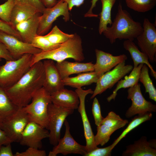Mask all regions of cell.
I'll return each mask as SVG.
<instances>
[{
  "instance_id": "6da1fadb",
  "label": "cell",
  "mask_w": 156,
  "mask_h": 156,
  "mask_svg": "<svg viewBox=\"0 0 156 156\" xmlns=\"http://www.w3.org/2000/svg\"><path fill=\"white\" fill-rule=\"evenodd\" d=\"M45 78L43 62L40 61L32 66L15 84L5 89V92L14 104L19 108L23 107L43 87Z\"/></svg>"
},
{
  "instance_id": "7a4b0ae2",
  "label": "cell",
  "mask_w": 156,
  "mask_h": 156,
  "mask_svg": "<svg viewBox=\"0 0 156 156\" xmlns=\"http://www.w3.org/2000/svg\"><path fill=\"white\" fill-rule=\"evenodd\" d=\"M143 30L141 24L133 20L130 14L123 9L120 2L113 22L103 33L112 44L117 39L133 41Z\"/></svg>"
},
{
  "instance_id": "3957f363",
  "label": "cell",
  "mask_w": 156,
  "mask_h": 156,
  "mask_svg": "<svg viewBox=\"0 0 156 156\" xmlns=\"http://www.w3.org/2000/svg\"><path fill=\"white\" fill-rule=\"evenodd\" d=\"M69 58L78 62H82L85 59L82 40L77 34H74L73 37L55 48L47 51H42L33 55L31 66L43 60H51L60 62Z\"/></svg>"
},
{
  "instance_id": "277c9868",
  "label": "cell",
  "mask_w": 156,
  "mask_h": 156,
  "mask_svg": "<svg viewBox=\"0 0 156 156\" xmlns=\"http://www.w3.org/2000/svg\"><path fill=\"white\" fill-rule=\"evenodd\" d=\"M33 55L25 54L18 59L0 64V86L5 89L16 83L31 67Z\"/></svg>"
},
{
  "instance_id": "5b68a950",
  "label": "cell",
  "mask_w": 156,
  "mask_h": 156,
  "mask_svg": "<svg viewBox=\"0 0 156 156\" xmlns=\"http://www.w3.org/2000/svg\"><path fill=\"white\" fill-rule=\"evenodd\" d=\"M31 102L23 107L28 114L30 120L47 129L48 108L49 104L52 103L51 94L42 87L34 94Z\"/></svg>"
},
{
  "instance_id": "8992f818",
  "label": "cell",
  "mask_w": 156,
  "mask_h": 156,
  "mask_svg": "<svg viewBox=\"0 0 156 156\" xmlns=\"http://www.w3.org/2000/svg\"><path fill=\"white\" fill-rule=\"evenodd\" d=\"M74 109L50 103L48 108V126L50 131L49 138L50 143L56 145L60 138L61 130L66 118L72 114Z\"/></svg>"
},
{
  "instance_id": "52a82bcc",
  "label": "cell",
  "mask_w": 156,
  "mask_h": 156,
  "mask_svg": "<svg viewBox=\"0 0 156 156\" xmlns=\"http://www.w3.org/2000/svg\"><path fill=\"white\" fill-rule=\"evenodd\" d=\"M68 5L63 0H58L53 7L44 9L40 16L37 34L43 36L47 33L51 28L53 23L59 17L63 16L66 22L70 19Z\"/></svg>"
},
{
  "instance_id": "ba28073f",
  "label": "cell",
  "mask_w": 156,
  "mask_h": 156,
  "mask_svg": "<svg viewBox=\"0 0 156 156\" xmlns=\"http://www.w3.org/2000/svg\"><path fill=\"white\" fill-rule=\"evenodd\" d=\"M125 61L118 64L114 68L99 77L90 99L100 94L108 89L111 88L122 78L129 73L133 68L132 65H126Z\"/></svg>"
},
{
  "instance_id": "9c48e42d",
  "label": "cell",
  "mask_w": 156,
  "mask_h": 156,
  "mask_svg": "<svg viewBox=\"0 0 156 156\" xmlns=\"http://www.w3.org/2000/svg\"><path fill=\"white\" fill-rule=\"evenodd\" d=\"M29 121L28 114L23 107L19 108L4 119L1 129L13 142H19L21 134Z\"/></svg>"
},
{
  "instance_id": "30bf717a",
  "label": "cell",
  "mask_w": 156,
  "mask_h": 156,
  "mask_svg": "<svg viewBox=\"0 0 156 156\" xmlns=\"http://www.w3.org/2000/svg\"><path fill=\"white\" fill-rule=\"evenodd\" d=\"M142 32L136 38L141 51L148 57L151 62L156 61V28L155 25L145 18Z\"/></svg>"
},
{
  "instance_id": "8fae6325",
  "label": "cell",
  "mask_w": 156,
  "mask_h": 156,
  "mask_svg": "<svg viewBox=\"0 0 156 156\" xmlns=\"http://www.w3.org/2000/svg\"><path fill=\"white\" fill-rule=\"evenodd\" d=\"M127 92V99L131 100L132 104L125 113L126 117L129 118L137 114L156 111V105L147 101L143 96L140 83L129 88Z\"/></svg>"
},
{
  "instance_id": "7c38bea8",
  "label": "cell",
  "mask_w": 156,
  "mask_h": 156,
  "mask_svg": "<svg viewBox=\"0 0 156 156\" xmlns=\"http://www.w3.org/2000/svg\"><path fill=\"white\" fill-rule=\"evenodd\" d=\"M65 126L64 135L58 141L57 144L49 152V156H56L61 153L64 155L70 154H79L85 156L87 153L86 146L81 145L73 138L70 131V126L66 119L64 122Z\"/></svg>"
},
{
  "instance_id": "4fadbf2b",
  "label": "cell",
  "mask_w": 156,
  "mask_h": 156,
  "mask_svg": "<svg viewBox=\"0 0 156 156\" xmlns=\"http://www.w3.org/2000/svg\"><path fill=\"white\" fill-rule=\"evenodd\" d=\"M49 136L47 129L30 121L22 133L19 143L22 146L40 149L42 147V140Z\"/></svg>"
},
{
  "instance_id": "5bb4252c",
  "label": "cell",
  "mask_w": 156,
  "mask_h": 156,
  "mask_svg": "<svg viewBox=\"0 0 156 156\" xmlns=\"http://www.w3.org/2000/svg\"><path fill=\"white\" fill-rule=\"evenodd\" d=\"M0 41L5 46L14 60L18 59L25 54L34 55L42 51L31 44L25 42L14 36L1 31Z\"/></svg>"
},
{
  "instance_id": "9a60e30c",
  "label": "cell",
  "mask_w": 156,
  "mask_h": 156,
  "mask_svg": "<svg viewBox=\"0 0 156 156\" xmlns=\"http://www.w3.org/2000/svg\"><path fill=\"white\" fill-rule=\"evenodd\" d=\"M75 91L77 94L79 98L80 103L77 109L82 119L84 135L86 142V148L88 153L98 147L94 143V135L88 118L85 108L86 97L89 94H92L93 91L91 89L84 90L81 88H77Z\"/></svg>"
},
{
  "instance_id": "2e32d148",
  "label": "cell",
  "mask_w": 156,
  "mask_h": 156,
  "mask_svg": "<svg viewBox=\"0 0 156 156\" xmlns=\"http://www.w3.org/2000/svg\"><path fill=\"white\" fill-rule=\"evenodd\" d=\"M95 51L96 61L94 64V71L99 77L119 63L125 61L127 59L125 54L114 56L97 49H95Z\"/></svg>"
},
{
  "instance_id": "e0dca14e",
  "label": "cell",
  "mask_w": 156,
  "mask_h": 156,
  "mask_svg": "<svg viewBox=\"0 0 156 156\" xmlns=\"http://www.w3.org/2000/svg\"><path fill=\"white\" fill-rule=\"evenodd\" d=\"M43 62L45 73L43 87L50 94L64 88L62 79L54 61L45 60Z\"/></svg>"
},
{
  "instance_id": "ac0fdd59",
  "label": "cell",
  "mask_w": 156,
  "mask_h": 156,
  "mask_svg": "<svg viewBox=\"0 0 156 156\" xmlns=\"http://www.w3.org/2000/svg\"><path fill=\"white\" fill-rule=\"evenodd\" d=\"M155 139L147 141L145 136H142L133 144L126 146L123 152V156H156Z\"/></svg>"
},
{
  "instance_id": "d6986e66",
  "label": "cell",
  "mask_w": 156,
  "mask_h": 156,
  "mask_svg": "<svg viewBox=\"0 0 156 156\" xmlns=\"http://www.w3.org/2000/svg\"><path fill=\"white\" fill-rule=\"evenodd\" d=\"M42 13L38 12L27 19L17 24L15 28L19 33L22 41L31 44L37 35V31Z\"/></svg>"
},
{
  "instance_id": "ffe728a7",
  "label": "cell",
  "mask_w": 156,
  "mask_h": 156,
  "mask_svg": "<svg viewBox=\"0 0 156 156\" xmlns=\"http://www.w3.org/2000/svg\"><path fill=\"white\" fill-rule=\"evenodd\" d=\"M51 95L52 103L55 105L74 110L78 107L80 101L75 91L64 88Z\"/></svg>"
},
{
  "instance_id": "44dd1931",
  "label": "cell",
  "mask_w": 156,
  "mask_h": 156,
  "mask_svg": "<svg viewBox=\"0 0 156 156\" xmlns=\"http://www.w3.org/2000/svg\"><path fill=\"white\" fill-rule=\"evenodd\" d=\"M55 65L62 79L72 74L94 70V64L92 62L85 63L78 62H71L64 60L57 62Z\"/></svg>"
},
{
  "instance_id": "7402d4cb",
  "label": "cell",
  "mask_w": 156,
  "mask_h": 156,
  "mask_svg": "<svg viewBox=\"0 0 156 156\" xmlns=\"http://www.w3.org/2000/svg\"><path fill=\"white\" fill-rule=\"evenodd\" d=\"M38 12H39L36 8L29 4L14 2L11 13L10 23L15 28L17 24L31 18Z\"/></svg>"
},
{
  "instance_id": "603a6c76",
  "label": "cell",
  "mask_w": 156,
  "mask_h": 156,
  "mask_svg": "<svg viewBox=\"0 0 156 156\" xmlns=\"http://www.w3.org/2000/svg\"><path fill=\"white\" fill-rule=\"evenodd\" d=\"M123 46L124 48L128 51L130 54L133 61V68L136 67L140 64H145L150 69L152 76L156 79V72L149 63L148 57L139 49L133 41L126 40L123 42Z\"/></svg>"
},
{
  "instance_id": "cb8c5ba5",
  "label": "cell",
  "mask_w": 156,
  "mask_h": 156,
  "mask_svg": "<svg viewBox=\"0 0 156 156\" xmlns=\"http://www.w3.org/2000/svg\"><path fill=\"white\" fill-rule=\"evenodd\" d=\"M99 77L94 71L79 73L74 77H68L62 79L64 86H68L76 88L96 83Z\"/></svg>"
},
{
  "instance_id": "d4e9b609",
  "label": "cell",
  "mask_w": 156,
  "mask_h": 156,
  "mask_svg": "<svg viewBox=\"0 0 156 156\" xmlns=\"http://www.w3.org/2000/svg\"><path fill=\"white\" fill-rule=\"evenodd\" d=\"M144 64H140L135 68H133L129 76H125L124 79H121L117 83L116 87L112 94L107 99L108 102L115 100L117 94V92L121 88L132 87L138 83L141 69Z\"/></svg>"
},
{
  "instance_id": "484cf974",
  "label": "cell",
  "mask_w": 156,
  "mask_h": 156,
  "mask_svg": "<svg viewBox=\"0 0 156 156\" xmlns=\"http://www.w3.org/2000/svg\"><path fill=\"white\" fill-rule=\"evenodd\" d=\"M116 0H101L102 5L100 14L99 32L101 34L106 29L107 25L110 26L112 23L111 18V11Z\"/></svg>"
},
{
  "instance_id": "4316f807",
  "label": "cell",
  "mask_w": 156,
  "mask_h": 156,
  "mask_svg": "<svg viewBox=\"0 0 156 156\" xmlns=\"http://www.w3.org/2000/svg\"><path fill=\"white\" fill-rule=\"evenodd\" d=\"M18 108L10 99L5 89L0 86V129L4 119Z\"/></svg>"
},
{
  "instance_id": "83f0119b",
  "label": "cell",
  "mask_w": 156,
  "mask_h": 156,
  "mask_svg": "<svg viewBox=\"0 0 156 156\" xmlns=\"http://www.w3.org/2000/svg\"><path fill=\"white\" fill-rule=\"evenodd\" d=\"M125 125L122 124L111 127L101 124L97 126V133L94 138L95 145H104L108 142L111 135L114 131Z\"/></svg>"
},
{
  "instance_id": "f1b7e54d",
  "label": "cell",
  "mask_w": 156,
  "mask_h": 156,
  "mask_svg": "<svg viewBox=\"0 0 156 156\" xmlns=\"http://www.w3.org/2000/svg\"><path fill=\"white\" fill-rule=\"evenodd\" d=\"M152 116V112H148L138 114L132 119L127 127L112 144L114 147L130 132L142 123L150 120Z\"/></svg>"
},
{
  "instance_id": "f546056e",
  "label": "cell",
  "mask_w": 156,
  "mask_h": 156,
  "mask_svg": "<svg viewBox=\"0 0 156 156\" xmlns=\"http://www.w3.org/2000/svg\"><path fill=\"white\" fill-rule=\"evenodd\" d=\"M148 71V67L144 64L141 69L139 81L144 86L145 92L148 93L149 98L156 102V90L150 77Z\"/></svg>"
},
{
  "instance_id": "4dcf8cb0",
  "label": "cell",
  "mask_w": 156,
  "mask_h": 156,
  "mask_svg": "<svg viewBox=\"0 0 156 156\" xmlns=\"http://www.w3.org/2000/svg\"><path fill=\"white\" fill-rule=\"evenodd\" d=\"M127 6L134 11L144 13L155 6L156 0H125Z\"/></svg>"
},
{
  "instance_id": "1f68e13d",
  "label": "cell",
  "mask_w": 156,
  "mask_h": 156,
  "mask_svg": "<svg viewBox=\"0 0 156 156\" xmlns=\"http://www.w3.org/2000/svg\"><path fill=\"white\" fill-rule=\"evenodd\" d=\"M74 34H68L63 32L55 25L48 34L44 36L52 43L60 44L73 37Z\"/></svg>"
},
{
  "instance_id": "d6a6232c",
  "label": "cell",
  "mask_w": 156,
  "mask_h": 156,
  "mask_svg": "<svg viewBox=\"0 0 156 156\" xmlns=\"http://www.w3.org/2000/svg\"><path fill=\"white\" fill-rule=\"evenodd\" d=\"M34 47L41 49L42 51H47L55 48L60 44H55L51 43L44 36L37 34L34 38L31 44Z\"/></svg>"
},
{
  "instance_id": "836d02e7",
  "label": "cell",
  "mask_w": 156,
  "mask_h": 156,
  "mask_svg": "<svg viewBox=\"0 0 156 156\" xmlns=\"http://www.w3.org/2000/svg\"><path fill=\"white\" fill-rule=\"evenodd\" d=\"M128 123L127 120L123 119L114 112L111 111L104 118L101 124L112 127L122 124L126 125Z\"/></svg>"
},
{
  "instance_id": "e575fe53",
  "label": "cell",
  "mask_w": 156,
  "mask_h": 156,
  "mask_svg": "<svg viewBox=\"0 0 156 156\" xmlns=\"http://www.w3.org/2000/svg\"><path fill=\"white\" fill-rule=\"evenodd\" d=\"M14 4V0H7L4 3L0 5V18L10 23L12 8Z\"/></svg>"
},
{
  "instance_id": "d590c367",
  "label": "cell",
  "mask_w": 156,
  "mask_h": 156,
  "mask_svg": "<svg viewBox=\"0 0 156 156\" xmlns=\"http://www.w3.org/2000/svg\"><path fill=\"white\" fill-rule=\"evenodd\" d=\"M92 107V112L95 123L97 126L101 124L104 118L102 116L101 107L98 99L94 97Z\"/></svg>"
},
{
  "instance_id": "8d00e7d4",
  "label": "cell",
  "mask_w": 156,
  "mask_h": 156,
  "mask_svg": "<svg viewBox=\"0 0 156 156\" xmlns=\"http://www.w3.org/2000/svg\"><path fill=\"white\" fill-rule=\"evenodd\" d=\"M112 144L103 148L98 147L87 153L84 156H110L112 150L114 148Z\"/></svg>"
},
{
  "instance_id": "74e56055",
  "label": "cell",
  "mask_w": 156,
  "mask_h": 156,
  "mask_svg": "<svg viewBox=\"0 0 156 156\" xmlns=\"http://www.w3.org/2000/svg\"><path fill=\"white\" fill-rule=\"evenodd\" d=\"M0 31L4 32L15 36L22 41L21 37L15 28L10 23L0 19Z\"/></svg>"
},
{
  "instance_id": "f35d334b",
  "label": "cell",
  "mask_w": 156,
  "mask_h": 156,
  "mask_svg": "<svg viewBox=\"0 0 156 156\" xmlns=\"http://www.w3.org/2000/svg\"><path fill=\"white\" fill-rule=\"evenodd\" d=\"M46 153L45 151L40 150L35 148L28 147L25 151L17 152L14 154V156H46Z\"/></svg>"
},
{
  "instance_id": "ab89813d",
  "label": "cell",
  "mask_w": 156,
  "mask_h": 156,
  "mask_svg": "<svg viewBox=\"0 0 156 156\" xmlns=\"http://www.w3.org/2000/svg\"><path fill=\"white\" fill-rule=\"evenodd\" d=\"M14 2L25 3L36 8L38 11L42 13L45 7L39 0H14Z\"/></svg>"
},
{
  "instance_id": "60d3db41",
  "label": "cell",
  "mask_w": 156,
  "mask_h": 156,
  "mask_svg": "<svg viewBox=\"0 0 156 156\" xmlns=\"http://www.w3.org/2000/svg\"><path fill=\"white\" fill-rule=\"evenodd\" d=\"M0 58L6 61L14 60L5 46L0 41Z\"/></svg>"
},
{
  "instance_id": "b9f144b4",
  "label": "cell",
  "mask_w": 156,
  "mask_h": 156,
  "mask_svg": "<svg viewBox=\"0 0 156 156\" xmlns=\"http://www.w3.org/2000/svg\"><path fill=\"white\" fill-rule=\"evenodd\" d=\"M0 156H14L12 149L11 144L0 146Z\"/></svg>"
},
{
  "instance_id": "7bdbcfd3",
  "label": "cell",
  "mask_w": 156,
  "mask_h": 156,
  "mask_svg": "<svg viewBox=\"0 0 156 156\" xmlns=\"http://www.w3.org/2000/svg\"><path fill=\"white\" fill-rule=\"evenodd\" d=\"M13 142L6 133L2 129H0V146L2 145H6Z\"/></svg>"
},
{
  "instance_id": "ee69618b",
  "label": "cell",
  "mask_w": 156,
  "mask_h": 156,
  "mask_svg": "<svg viewBox=\"0 0 156 156\" xmlns=\"http://www.w3.org/2000/svg\"><path fill=\"white\" fill-rule=\"evenodd\" d=\"M68 4V9L71 11L73 7H79L83 3L84 0H63Z\"/></svg>"
},
{
  "instance_id": "f6af8a7d",
  "label": "cell",
  "mask_w": 156,
  "mask_h": 156,
  "mask_svg": "<svg viewBox=\"0 0 156 156\" xmlns=\"http://www.w3.org/2000/svg\"><path fill=\"white\" fill-rule=\"evenodd\" d=\"M98 0H92L91 1V5L90 9L88 12L85 14V17H97L98 15L94 14L92 12L93 9L95 7L96 4Z\"/></svg>"
},
{
  "instance_id": "bcb514c9",
  "label": "cell",
  "mask_w": 156,
  "mask_h": 156,
  "mask_svg": "<svg viewBox=\"0 0 156 156\" xmlns=\"http://www.w3.org/2000/svg\"><path fill=\"white\" fill-rule=\"evenodd\" d=\"M46 8H50L55 5L57 3V0H39Z\"/></svg>"
},
{
  "instance_id": "7dc6e473",
  "label": "cell",
  "mask_w": 156,
  "mask_h": 156,
  "mask_svg": "<svg viewBox=\"0 0 156 156\" xmlns=\"http://www.w3.org/2000/svg\"><path fill=\"white\" fill-rule=\"evenodd\" d=\"M1 60V59L0 58V61Z\"/></svg>"
},
{
  "instance_id": "c3c4849f",
  "label": "cell",
  "mask_w": 156,
  "mask_h": 156,
  "mask_svg": "<svg viewBox=\"0 0 156 156\" xmlns=\"http://www.w3.org/2000/svg\"></svg>"
}]
</instances>
